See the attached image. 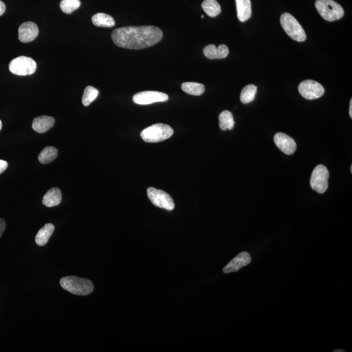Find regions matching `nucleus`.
<instances>
[{"instance_id": "obj_1", "label": "nucleus", "mask_w": 352, "mask_h": 352, "mask_svg": "<svg viewBox=\"0 0 352 352\" xmlns=\"http://www.w3.org/2000/svg\"><path fill=\"white\" fill-rule=\"evenodd\" d=\"M161 29L154 26H129L113 31V42L119 47L130 50L143 49L158 43L163 39Z\"/></svg>"}, {"instance_id": "obj_2", "label": "nucleus", "mask_w": 352, "mask_h": 352, "mask_svg": "<svg viewBox=\"0 0 352 352\" xmlns=\"http://www.w3.org/2000/svg\"><path fill=\"white\" fill-rule=\"evenodd\" d=\"M60 285L66 291L75 295L87 296L94 291V285L90 280L77 276H66L60 280Z\"/></svg>"}, {"instance_id": "obj_3", "label": "nucleus", "mask_w": 352, "mask_h": 352, "mask_svg": "<svg viewBox=\"0 0 352 352\" xmlns=\"http://www.w3.org/2000/svg\"><path fill=\"white\" fill-rule=\"evenodd\" d=\"M315 7L321 16L327 21H337L344 15V9L334 0H316Z\"/></svg>"}, {"instance_id": "obj_4", "label": "nucleus", "mask_w": 352, "mask_h": 352, "mask_svg": "<svg viewBox=\"0 0 352 352\" xmlns=\"http://www.w3.org/2000/svg\"><path fill=\"white\" fill-rule=\"evenodd\" d=\"M174 134V130L166 124H154L144 129L141 132V138L146 143H159L167 140Z\"/></svg>"}, {"instance_id": "obj_5", "label": "nucleus", "mask_w": 352, "mask_h": 352, "mask_svg": "<svg viewBox=\"0 0 352 352\" xmlns=\"http://www.w3.org/2000/svg\"><path fill=\"white\" fill-rule=\"evenodd\" d=\"M280 23L286 34L291 39L298 42L305 41L307 35L299 22L289 13H283L280 17Z\"/></svg>"}, {"instance_id": "obj_6", "label": "nucleus", "mask_w": 352, "mask_h": 352, "mask_svg": "<svg viewBox=\"0 0 352 352\" xmlns=\"http://www.w3.org/2000/svg\"><path fill=\"white\" fill-rule=\"evenodd\" d=\"M329 172L323 165L316 166L311 174L310 184L312 189L320 194H324L328 188Z\"/></svg>"}, {"instance_id": "obj_7", "label": "nucleus", "mask_w": 352, "mask_h": 352, "mask_svg": "<svg viewBox=\"0 0 352 352\" xmlns=\"http://www.w3.org/2000/svg\"><path fill=\"white\" fill-rule=\"evenodd\" d=\"M37 64L29 57L20 56L13 59L9 65V69L13 74L19 76L32 75L35 72Z\"/></svg>"}, {"instance_id": "obj_8", "label": "nucleus", "mask_w": 352, "mask_h": 352, "mask_svg": "<svg viewBox=\"0 0 352 352\" xmlns=\"http://www.w3.org/2000/svg\"><path fill=\"white\" fill-rule=\"evenodd\" d=\"M147 195L155 206L167 210V211L174 210L175 204L173 199L163 190L150 187L147 190Z\"/></svg>"}, {"instance_id": "obj_9", "label": "nucleus", "mask_w": 352, "mask_h": 352, "mask_svg": "<svg viewBox=\"0 0 352 352\" xmlns=\"http://www.w3.org/2000/svg\"><path fill=\"white\" fill-rule=\"evenodd\" d=\"M299 92L305 99L313 100L324 95L325 89L320 83L313 80H305L298 86Z\"/></svg>"}, {"instance_id": "obj_10", "label": "nucleus", "mask_w": 352, "mask_h": 352, "mask_svg": "<svg viewBox=\"0 0 352 352\" xmlns=\"http://www.w3.org/2000/svg\"><path fill=\"white\" fill-rule=\"evenodd\" d=\"M168 100V95L165 93L156 91H144L137 93L133 96L135 103L140 105H150L159 102H165Z\"/></svg>"}, {"instance_id": "obj_11", "label": "nucleus", "mask_w": 352, "mask_h": 352, "mask_svg": "<svg viewBox=\"0 0 352 352\" xmlns=\"http://www.w3.org/2000/svg\"><path fill=\"white\" fill-rule=\"evenodd\" d=\"M251 256L248 252H241L224 267L223 273H234V272L240 271L241 268L251 263Z\"/></svg>"}, {"instance_id": "obj_12", "label": "nucleus", "mask_w": 352, "mask_h": 352, "mask_svg": "<svg viewBox=\"0 0 352 352\" xmlns=\"http://www.w3.org/2000/svg\"><path fill=\"white\" fill-rule=\"evenodd\" d=\"M39 34V28L37 24L33 22H26L20 26L19 28V39L22 43H30L34 41Z\"/></svg>"}, {"instance_id": "obj_13", "label": "nucleus", "mask_w": 352, "mask_h": 352, "mask_svg": "<svg viewBox=\"0 0 352 352\" xmlns=\"http://www.w3.org/2000/svg\"><path fill=\"white\" fill-rule=\"evenodd\" d=\"M274 141L277 147L285 154L292 155L296 152V142L287 134L282 132L276 134L274 137Z\"/></svg>"}, {"instance_id": "obj_14", "label": "nucleus", "mask_w": 352, "mask_h": 352, "mask_svg": "<svg viewBox=\"0 0 352 352\" xmlns=\"http://www.w3.org/2000/svg\"><path fill=\"white\" fill-rule=\"evenodd\" d=\"M55 119L54 117L46 116H41L35 117L33 121V129L37 133L43 134L54 127Z\"/></svg>"}, {"instance_id": "obj_15", "label": "nucleus", "mask_w": 352, "mask_h": 352, "mask_svg": "<svg viewBox=\"0 0 352 352\" xmlns=\"http://www.w3.org/2000/svg\"><path fill=\"white\" fill-rule=\"evenodd\" d=\"M205 56L209 59L226 58L229 54V48L225 45H221L216 47L215 45H209L203 49Z\"/></svg>"}, {"instance_id": "obj_16", "label": "nucleus", "mask_w": 352, "mask_h": 352, "mask_svg": "<svg viewBox=\"0 0 352 352\" xmlns=\"http://www.w3.org/2000/svg\"><path fill=\"white\" fill-rule=\"evenodd\" d=\"M236 3L239 21L242 23L247 21L252 15L251 0H236Z\"/></svg>"}, {"instance_id": "obj_17", "label": "nucleus", "mask_w": 352, "mask_h": 352, "mask_svg": "<svg viewBox=\"0 0 352 352\" xmlns=\"http://www.w3.org/2000/svg\"><path fill=\"white\" fill-rule=\"evenodd\" d=\"M62 200V194L60 189L58 188H52L47 192L43 197V203L48 207L57 206L60 204Z\"/></svg>"}, {"instance_id": "obj_18", "label": "nucleus", "mask_w": 352, "mask_h": 352, "mask_svg": "<svg viewBox=\"0 0 352 352\" xmlns=\"http://www.w3.org/2000/svg\"><path fill=\"white\" fill-rule=\"evenodd\" d=\"M55 230L54 225L52 223L46 224L42 229L37 232L35 237V242L39 246H44L48 243V240L54 233Z\"/></svg>"}, {"instance_id": "obj_19", "label": "nucleus", "mask_w": 352, "mask_h": 352, "mask_svg": "<svg viewBox=\"0 0 352 352\" xmlns=\"http://www.w3.org/2000/svg\"><path fill=\"white\" fill-rule=\"evenodd\" d=\"M94 25L97 27L111 28L115 26L114 18L104 13H98L92 18Z\"/></svg>"}, {"instance_id": "obj_20", "label": "nucleus", "mask_w": 352, "mask_h": 352, "mask_svg": "<svg viewBox=\"0 0 352 352\" xmlns=\"http://www.w3.org/2000/svg\"><path fill=\"white\" fill-rule=\"evenodd\" d=\"M181 89L187 94L195 96H200L205 92V86L202 84L186 82L181 84Z\"/></svg>"}, {"instance_id": "obj_21", "label": "nucleus", "mask_w": 352, "mask_h": 352, "mask_svg": "<svg viewBox=\"0 0 352 352\" xmlns=\"http://www.w3.org/2000/svg\"><path fill=\"white\" fill-rule=\"evenodd\" d=\"M219 127L222 130L234 129L235 121L232 112L225 110L219 116Z\"/></svg>"}, {"instance_id": "obj_22", "label": "nucleus", "mask_w": 352, "mask_h": 352, "mask_svg": "<svg viewBox=\"0 0 352 352\" xmlns=\"http://www.w3.org/2000/svg\"><path fill=\"white\" fill-rule=\"evenodd\" d=\"M57 154H58V150L56 148L52 147V146H47L40 153L38 157L39 161L40 163L46 165V164L50 163L55 160Z\"/></svg>"}, {"instance_id": "obj_23", "label": "nucleus", "mask_w": 352, "mask_h": 352, "mask_svg": "<svg viewBox=\"0 0 352 352\" xmlns=\"http://www.w3.org/2000/svg\"><path fill=\"white\" fill-rule=\"evenodd\" d=\"M256 92H257V86L254 84H249L245 86L241 91L240 100L243 104L251 103L255 99Z\"/></svg>"}, {"instance_id": "obj_24", "label": "nucleus", "mask_w": 352, "mask_h": 352, "mask_svg": "<svg viewBox=\"0 0 352 352\" xmlns=\"http://www.w3.org/2000/svg\"><path fill=\"white\" fill-rule=\"evenodd\" d=\"M203 11L211 17H216L220 14L221 8L217 0H204L201 4Z\"/></svg>"}, {"instance_id": "obj_25", "label": "nucleus", "mask_w": 352, "mask_h": 352, "mask_svg": "<svg viewBox=\"0 0 352 352\" xmlns=\"http://www.w3.org/2000/svg\"><path fill=\"white\" fill-rule=\"evenodd\" d=\"M98 94L99 91L96 88L91 86H86L85 90H84L83 99H82L83 105L89 106L97 98Z\"/></svg>"}, {"instance_id": "obj_26", "label": "nucleus", "mask_w": 352, "mask_h": 352, "mask_svg": "<svg viewBox=\"0 0 352 352\" xmlns=\"http://www.w3.org/2000/svg\"><path fill=\"white\" fill-rule=\"evenodd\" d=\"M81 4L80 0H62L60 2V8L62 12L71 14L79 8Z\"/></svg>"}, {"instance_id": "obj_27", "label": "nucleus", "mask_w": 352, "mask_h": 352, "mask_svg": "<svg viewBox=\"0 0 352 352\" xmlns=\"http://www.w3.org/2000/svg\"><path fill=\"white\" fill-rule=\"evenodd\" d=\"M8 164L6 161L1 160V159H0V174L3 173V172L5 171L6 168H8Z\"/></svg>"}, {"instance_id": "obj_28", "label": "nucleus", "mask_w": 352, "mask_h": 352, "mask_svg": "<svg viewBox=\"0 0 352 352\" xmlns=\"http://www.w3.org/2000/svg\"><path fill=\"white\" fill-rule=\"evenodd\" d=\"M6 229V222L3 219L0 218V238L3 234Z\"/></svg>"}, {"instance_id": "obj_29", "label": "nucleus", "mask_w": 352, "mask_h": 352, "mask_svg": "<svg viewBox=\"0 0 352 352\" xmlns=\"http://www.w3.org/2000/svg\"><path fill=\"white\" fill-rule=\"evenodd\" d=\"M6 11V5L3 2L0 0V16L3 15Z\"/></svg>"}, {"instance_id": "obj_30", "label": "nucleus", "mask_w": 352, "mask_h": 352, "mask_svg": "<svg viewBox=\"0 0 352 352\" xmlns=\"http://www.w3.org/2000/svg\"><path fill=\"white\" fill-rule=\"evenodd\" d=\"M349 116L352 118V100L350 101V106H349Z\"/></svg>"}, {"instance_id": "obj_31", "label": "nucleus", "mask_w": 352, "mask_h": 352, "mask_svg": "<svg viewBox=\"0 0 352 352\" xmlns=\"http://www.w3.org/2000/svg\"><path fill=\"white\" fill-rule=\"evenodd\" d=\"M335 352H344V350H340V349H338V350H335Z\"/></svg>"}, {"instance_id": "obj_32", "label": "nucleus", "mask_w": 352, "mask_h": 352, "mask_svg": "<svg viewBox=\"0 0 352 352\" xmlns=\"http://www.w3.org/2000/svg\"><path fill=\"white\" fill-rule=\"evenodd\" d=\"M2 121H0V130H1V129H2Z\"/></svg>"}, {"instance_id": "obj_33", "label": "nucleus", "mask_w": 352, "mask_h": 352, "mask_svg": "<svg viewBox=\"0 0 352 352\" xmlns=\"http://www.w3.org/2000/svg\"><path fill=\"white\" fill-rule=\"evenodd\" d=\"M351 172H352V166H351Z\"/></svg>"}]
</instances>
